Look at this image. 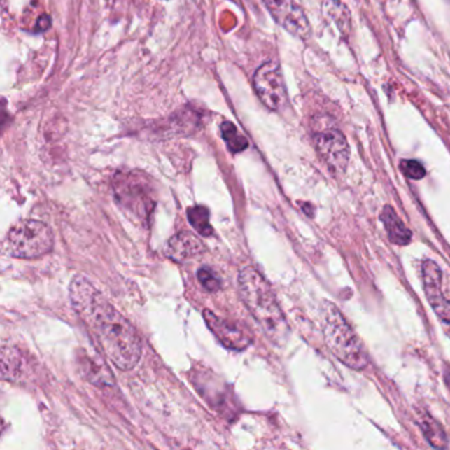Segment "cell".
<instances>
[{
  "label": "cell",
  "instance_id": "cell-1",
  "mask_svg": "<svg viewBox=\"0 0 450 450\" xmlns=\"http://www.w3.org/2000/svg\"><path fill=\"white\" fill-rule=\"evenodd\" d=\"M69 297L74 311L95 335L107 358L123 371L138 366L143 351L138 332L104 293L89 279L77 275L70 281Z\"/></svg>",
  "mask_w": 450,
  "mask_h": 450
},
{
  "label": "cell",
  "instance_id": "cell-2",
  "mask_svg": "<svg viewBox=\"0 0 450 450\" xmlns=\"http://www.w3.org/2000/svg\"><path fill=\"white\" fill-rule=\"evenodd\" d=\"M238 288L244 305L267 337L279 346L283 345L288 338V323L266 279L254 267H244L238 275Z\"/></svg>",
  "mask_w": 450,
  "mask_h": 450
},
{
  "label": "cell",
  "instance_id": "cell-3",
  "mask_svg": "<svg viewBox=\"0 0 450 450\" xmlns=\"http://www.w3.org/2000/svg\"><path fill=\"white\" fill-rule=\"evenodd\" d=\"M323 333L325 342L335 358L350 369H366L369 358L365 347L346 318L332 302H326L323 307Z\"/></svg>",
  "mask_w": 450,
  "mask_h": 450
},
{
  "label": "cell",
  "instance_id": "cell-4",
  "mask_svg": "<svg viewBox=\"0 0 450 450\" xmlns=\"http://www.w3.org/2000/svg\"><path fill=\"white\" fill-rule=\"evenodd\" d=\"M53 234L45 223L35 220H20L12 227L7 239V250L13 258L35 259L53 248Z\"/></svg>",
  "mask_w": 450,
  "mask_h": 450
},
{
  "label": "cell",
  "instance_id": "cell-5",
  "mask_svg": "<svg viewBox=\"0 0 450 450\" xmlns=\"http://www.w3.org/2000/svg\"><path fill=\"white\" fill-rule=\"evenodd\" d=\"M329 116L316 115L313 118V141L323 162L335 174H344L350 159V147L344 134L333 127L326 126Z\"/></svg>",
  "mask_w": 450,
  "mask_h": 450
},
{
  "label": "cell",
  "instance_id": "cell-6",
  "mask_svg": "<svg viewBox=\"0 0 450 450\" xmlns=\"http://www.w3.org/2000/svg\"><path fill=\"white\" fill-rule=\"evenodd\" d=\"M148 181L138 174H119L115 177L114 190L118 204L140 218H147L153 209Z\"/></svg>",
  "mask_w": 450,
  "mask_h": 450
},
{
  "label": "cell",
  "instance_id": "cell-7",
  "mask_svg": "<svg viewBox=\"0 0 450 450\" xmlns=\"http://www.w3.org/2000/svg\"><path fill=\"white\" fill-rule=\"evenodd\" d=\"M254 89L262 104L272 111L281 110L287 104L284 77L275 62H265L255 71Z\"/></svg>",
  "mask_w": 450,
  "mask_h": 450
},
{
  "label": "cell",
  "instance_id": "cell-8",
  "mask_svg": "<svg viewBox=\"0 0 450 450\" xmlns=\"http://www.w3.org/2000/svg\"><path fill=\"white\" fill-rule=\"evenodd\" d=\"M272 17L286 31L299 38L307 40L311 36V25L300 6L295 0H263Z\"/></svg>",
  "mask_w": 450,
  "mask_h": 450
},
{
  "label": "cell",
  "instance_id": "cell-9",
  "mask_svg": "<svg viewBox=\"0 0 450 450\" xmlns=\"http://www.w3.org/2000/svg\"><path fill=\"white\" fill-rule=\"evenodd\" d=\"M204 318L209 329L226 349L241 351L250 346V344L253 342V337L250 332L239 323H231L225 318H220L216 313L210 312L209 309L204 311Z\"/></svg>",
  "mask_w": 450,
  "mask_h": 450
},
{
  "label": "cell",
  "instance_id": "cell-10",
  "mask_svg": "<svg viewBox=\"0 0 450 450\" xmlns=\"http://www.w3.org/2000/svg\"><path fill=\"white\" fill-rule=\"evenodd\" d=\"M421 275L426 296L432 309L444 323H450V300H447L441 292L442 272L439 265L433 260H426L421 266Z\"/></svg>",
  "mask_w": 450,
  "mask_h": 450
},
{
  "label": "cell",
  "instance_id": "cell-11",
  "mask_svg": "<svg viewBox=\"0 0 450 450\" xmlns=\"http://www.w3.org/2000/svg\"><path fill=\"white\" fill-rule=\"evenodd\" d=\"M206 247L195 234L181 231L174 235L165 246V255L177 263H184L205 253Z\"/></svg>",
  "mask_w": 450,
  "mask_h": 450
},
{
  "label": "cell",
  "instance_id": "cell-12",
  "mask_svg": "<svg viewBox=\"0 0 450 450\" xmlns=\"http://www.w3.org/2000/svg\"><path fill=\"white\" fill-rule=\"evenodd\" d=\"M77 358H78L77 363L81 370L83 378H86L90 383L99 387L114 384L113 374L102 362V359L98 358L97 356L92 357L90 354H87L86 350L82 351V354H80Z\"/></svg>",
  "mask_w": 450,
  "mask_h": 450
},
{
  "label": "cell",
  "instance_id": "cell-13",
  "mask_svg": "<svg viewBox=\"0 0 450 450\" xmlns=\"http://www.w3.org/2000/svg\"><path fill=\"white\" fill-rule=\"evenodd\" d=\"M381 220L387 231L390 242L398 246H407L412 239V231L409 230L403 220L395 213L391 206H384L381 210Z\"/></svg>",
  "mask_w": 450,
  "mask_h": 450
},
{
  "label": "cell",
  "instance_id": "cell-14",
  "mask_svg": "<svg viewBox=\"0 0 450 450\" xmlns=\"http://www.w3.org/2000/svg\"><path fill=\"white\" fill-rule=\"evenodd\" d=\"M23 354L13 346H3L1 350V375L4 379L16 381L20 379L24 374Z\"/></svg>",
  "mask_w": 450,
  "mask_h": 450
},
{
  "label": "cell",
  "instance_id": "cell-15",
  "mask_svg": "<svg viewBox=\"0 0 450 450\" xmlns=\"http://www.w3.org/2000/svg\"><path fill=\"white\" fill-rule=\"evenodd\" d=\"M420 428L423 435L426 436L428 442L437 449H447L448 448V437L445 430L441 427L432 416L426 415L420 421Z\"/></svg>",
  "mask_w": 450,
  "mask_h": 450
},
{
  "label": "cell",
  "instance_id": "cell-16",
  "mask_svg": "<svg viewBox=\"0 0 450 450\" xmlns=\"http://www.w3.org/2000/svg\"><path fill=\"white\" fill-rule=\"evenodd\" d=\"M323 11L342 34L347 35L350 32V29H351L350 13L342 3H339L338 0H326L323 3Z\"/></svg>",
  "mask_w": 450,
  "mask_h": 450
},
{
  "label": "cell",
  "instance_id": "cell-17",
  "mask_svg": "<svg viewBox=\"0 0 450 450\" xmlns=\"http://www.w3.org/2000/svg\"><path fill=\"white\" fill-rule=\"evenodd\" d=\"M220 134H222V138L225 140L226 146L229 147V150L232 153H239V152H242V150L248 147L247 139L243 136L237 126L234 123H231V122L222 123Z\"/></svg>",
  "mask_w": 450,
  "mask_h": 450
},
{
  "label": "cell",
  "instance_id": "cell-18",
  "mask_svg": "<svg viewBox=\"0 0 450 450\" xmlns=\"http://www.w3.org/2000/svg\"><path fill=\"white\" fill-rule=\"evenodd\" d=\"M209 217H210V213L205 206H193L188 210V218H189L190 225L193 226V229L198 234H201L204 237H209L213 232V227L210 225Z\"/></svg>",
  "mask_w": 450,
  "mask_h": 450
},
{
  "label": "cell",
  "instance_id": "cell-19",
  "mask_svg": "<svg viewBox=\"0 0 450 450\" xmlns=\"http://www.w3.org/2000/svg\"><path fill=\"white\" fill-rule=\"evenodd\" d=\"M197 277L199 284L208 292H218L222 287L220 277L210 267H201L197 272Z\"/></svg>",
  "mask_w": 450,
  "mask_h": 450
},
{
  "label": "cell",
  "instance_id": "cell-20",
  "mask_svg": "<svg viewBox=\"0 0 450 450\" xmlns=\"http://www.w3.org/2000/svg\"><path fill=\"white\" fill-rule=\"evenodd\" d=\"M400 169L411 180H421L427 174L423 164L417 160H403L400 162Z\"/></svg>",
  "mask_w": 450,
  "mask_h": 450
},
{
  "label": "cell",
  "instance_id": "cell-21",
  "mask_svg": "<svg viewBox=\"0 0 450 450\" xmlns=\"http://www.w3.org/2000/svg\"><path fill=\"white\" fill-rule=\"evenodd\" d=\"M444 381H445V384H447V387L449 388L450 391V372H445V378H444Z\"/></svg>",
  "mask_w": 450,
  "mask_h": 450
}]
</instances>
